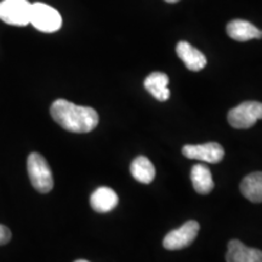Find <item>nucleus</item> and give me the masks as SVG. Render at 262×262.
I'll use <instances>...</instances> for the list:
<instances>
[{
  "label": "nucleus",
  "instance_id": "nucleus-1",
  "mask_svg": "<svg viewBox=\"0 0 262 262\" xmlns=\"http://www.w3.org/2000/svg\"><path fill=\"white\" fill-rule=\"evenodd\" d=\"M50 114L58 125L71 133H90L98 124V114L94 108L78 106L63 98L51 104Z\"/></svg>",
  "mask_w": 262,
  "mask_h": 262
},
{
  "label": "nucleus",
  "instance_id": "nucleus-3",
  "mask_svg": "<svg viewBox=\"0 0 262 262\" xmlns=\"http://www.w3.org/2000/svg\"><path fill=\"white\" fill-rule=\"evenodd\" d=\"M229 125L235 129H249L262 119V103L257 101H245L232 108L227 116Z\"/></svg>",
  "mask_w": 262,
  "mask_h": 262
},
{
  "label": "nucleus",
  "instance_id": "nucleus-2",
  "mask_svg": "<svg viewBox=\"0 0 262 262\" xmlns=\"http://www.w3.org/2000/svg\"><path fill=\"white\" fill-rule=\"evenodd\" d=\"M27 171L33 187L40 193H49L54 187L50 166L39 153H31L27 159Z\"/></svg>",
  "mask_w": 262,
  "mask_h": 262
},
{
  "label": "nucleus",
  "instance_id": "nucleus-12",
  "mask_svg": "<svg viewBox=\"0 0 262 262\" xmlns=\"http://www.w3.org/2000/svg\"><path fill=\"white\" fill-rule=\"evenodd\" d=\"M169 77L162 72H153L145 79V89L158 101L169 100Z\"/></svg>",
  "mask_w": 262,
  "mask_h": 262
},
{
  "label": "nucleus",
  "instance_id": "nucleus-8",
  "mask_svg": "<svg viewBox=\"0 0 262 262\" xmlns=\"http://www.w3.org/2000/svg\"><path fill=\"white\" fill-rule=\"evenodd\" d=\"M227 262H262V250L255 248H249L238 239H232L228 243Z\"/></svg>",
  "mask_w": 262,
  "mask_h": 262
},
{
  "label": "nucleus",
  "instance_id": "nucleus-9",
  "mask_svg": "<svg viewBox=\"0 0 262 262\" xmlns=\"http://www.w3.org/2000/svg\"><path fill=\"white\" fill-rule=\"evenodd\" d=\"M176 54L186 67L192 72H199L206 66V57L202 51L192 47L187 41H180L176 47Z\"/></svg>",
  "mask_w": 262,
  "mask_h": 262
},
{
  "label": "nucleus",
  "instance_id": "nucleus-7",
  "mask_svg": "<svg viewBox=\"0 0 262 262\" xmlns=\"http://www.w3.org/2000/svg\"><path fill=\"white\" fill-rule=\"evenodd\" d=\"M182 153L188 159H196L211 164L220 163L225 157V150L217 142H208L203 143V145H186L183 146Z\"/></svg>",
  "mask_w": 262,
  "mask_h": 262
},
{
  "label": "nucleus",
  "instance_id": "nucleus-4",
  "mask_svg": "<svg viewBox=\"0 0 262 262\" xmlns=\"http://www.w3.org/2000/svg\"><path fill=\"white\" fill-rule=\"evenodd\" d=\"M29 24L40 32L54 33L61 28L62 17L60 12L52 6L44 3H34L32 4Z\"/></svg>",
  "mask_w": 262,
  "mask_h": 262
},
{
  "label": "nucleus",
  "instance_id": "nucleus-14",
  "mask_svg": "<svg viewBox=\"0 0 262 262\" xmlns=\"http://www.w3.org/2000/svg\"><path fill=\"white\" fill-rule=\"evenodd\" d=\"M133 178L141 183H150L156 178V169L152 162L146 157H137L130 165Z\"/></svg>",
  "mask_w": 262,
  "mask_h": 262
},
{
  "label": "nucleus",
  "instance_id": "nucleus-16",
  "mask_svg": "<svg viewBox=\"0 0 262 262\" xmlns=\"http://www.w3.org/2000/svg\"><path fill=\"white\" fill-rule=\"evenodd\" d=\"M11 231L6 226L0 224V245L8 244L11 241Z\"/></svg>",
  "mask_w": 262,
  "mask_h": 262
},
{
  "label": "nucleus",
  "instance_id": "nucleus-17",
  "mask_svg": "<svg viewBox=\"0 0 262 262\" xmlns=\"http://www.w3.org/2000/svg\"><path fill=\"white\" fill-rule=\"evenodd\" d=\"M166 3H171V4H173V3H179L180 0H165Z\"/></svg>",
  "mask_w": 262,
  "mask_h": 262
},
{
  "label": "nucleus",
  "instance_id": "nucleus-5",
  "mask_svg": "<svg viewBox=\"0 0 262 262\" xmlns=\"http://www.w3.org/2000/svg\"><path fill=\"white\" fill-rule=\"evenodd\" d=\"M31 9L28 0H3L0 2V19L11 26H27Z\"/></svg>",
  "mask_w": 262,
  "mask_h": 262
},
{
  "label": "nucleus",
  "instance_id": "nucleus-13",
  "mask_svg": "<svg viewBox=\"0 0 262 262\" xmlns=\"http://www.w3.org/2000/svg\"><path fill=\"white\" fill-rule=\"evenodd\" d=\"M191 180L193 188L199 194H209L214 189V180L209 168L202 164H196L192 168Z\"/></svg>",
  "mask_w": 262,
  "mask_h": 262
},
{
  "label": "nucleus",
  "instance_id": "nucleus-11",
  "mask_svg": "<svg viewBox=\"0 0 262 262\" xmlns=\"http://www.w3.org/2000/svg\"><path fill=\"white\" fill-rule=\"evenodd\" d=\"M117 193L110 187H100L90 196V205L96 212H108L118 205Z\"/></svg>",
  "mask_w": 262,
  "mask_h": 262
},
{
  "label": "nucleus",
  "instance_id": "nucleus-15",
  "mask_svg": "<svg viewBox=\"0 0 262 262\" xmlns=\"http://www.w3.org/2000/svg\"><path fill=\"white\" fill-rule=\"evenodd\" d=\"M241 192L253 203L262 202V171L245 176L241 183Z\"/></svg>",
  "mask_w": 262,
  "mask_h": 262
},
{
  "label": "nucleus",
  "instance_id": "nucleus-10",
  "mask_svg": "<svg viewBox=\"0 0 262 262\" xmlns=\"http://www.w3.org/2000/svg\"><path fill=\"white\" fill-rule=\"evenodd\" d=\"M229 38L237 41H248L251 39H261L262 31L245 19H233L227 25Z\"/></svg>",
  "mask_w": 262,
  "mask_h": 262
},
{
  "label": "nucleus",
  "instance_id": "nucleus-6",
  "mask_svg": "<svg viewBox=\"0 0 262 262\" xmlns=\"http://www.w3.org/2000/svg\"><path fill=\"white\" fill-rule=\"evenodd\" d=\"M199 232V224L196 221H187L180 228L173 229L165 235L163 241L164 248L168 250H180L187 248L193 243Z\"/></svg>",
  "mask_w": 262,
  "mask_h": 262
},
{
  "label": "nucleus",
  "instance_id": "nucleus-18",
  "mask_svg": "<svg viewBox=\"0 0 262 262\" xmlns=\"http://www.w3.org/2000/svg\"><path fill=\"white\" fill-rule=\"evenodd\" d=\"M75 262H89V261H86V260H78V261H75Z\"/></svg>",
  "mask_w": 262,
  "mask_h": 262
}]
</instances>
